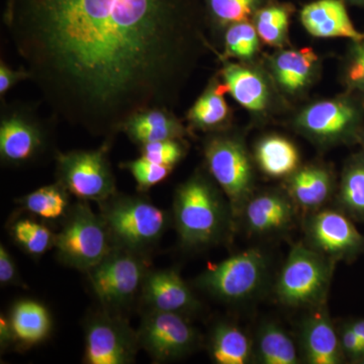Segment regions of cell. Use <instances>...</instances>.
<instances>
[{
  "mask_svg": "<svg viewBox=\"0 0 364 364\" xmlns=\"http://www.w3.org/2000/svg\"><path fill=\"white\" fill-rule=\"evenodd\" d=\"M2 18L53 116L109 142L172 109L207 23L203 0H6Z\"/></svg>",
  "mask_w": 364,
  "mask_h": 364,
  "instance_id": "1",
  "label": "cell"
},
{
  "mask_svg": "<svg viewBox=\"0 0 364 364\" xmlns=\"http://www.w3.org/2000/svg\"><path fill=\"white\" fill-rule=\"evenodd\" d=\"M173 218L182 245L202 248L221 240L227 227V208L207 177L198 173L177 188Z\"/></svg>",
  "mask_w": 364,
  "mask_h": 364,
  "instance_id": "2",
  "label": "cell"
},
{
  "mask_svg": "<svg viewBox=\"0 0 364 364\" xmlns=\"http://www.w3.org/2000/svg\"><path fill=\"white\" fill-rule=\"evenodd\" d=\"M98 205L114 247L147 255L169 225V215L142 196L117 193Z\"/></svg>",
  "mask_w": 364,
  "mask_h": 364,
  "instance_id": "3",
  "label": "cell"
},
{
  "mask_svg": "<svg viewBox=\"0 0 364 364\" xmlns=\"http://www.w3.org/2000/svg\"><path fill=\"white\" fill-rule=\"evenodd\" d=\"M102 215L95 214L88 202L80 200L69 208L55 233L54 248L60 262L88 272L114 248Z\"/></svg>",
  "mask_w": 364,
  "mask_h": 364,
  "instance_id": "4",
  "label": "cell"
},
{
  "mask_svg": "<svg viewBox=\"0 0 364 364\" xmlns=\"http://www.w3.org/2000/svg\"><path fill=\"white\" fill-rule=\"evenodd\" d=\"M146 255L121 247L111 252L88 272L91 287L105 310L119 312L141 294L149 272Z\"/></svg>",
  "mask_w": 364,
  "mask_h": 364,
  "instance_id": "5",
  "label": "cell"
},
{
  "mask_svg": "<svg viewBox=\"0 0 364 364\" xmlns=\"http://www.w3.org/2000/svg\"><path fill=\"white\" fill-rule=\"evenodd\" d=\"M109 149L107 142L95 150L57 153V182L79 200L100 203L109 200L117 193Z\"/></svg>",
  "mask_w": 364,
  "mask_h": 364,
  "instance_id": "6",
  "label": "cell"
},
{
  "mask_svg": "<svg viewBox=\"0 0 364 364\" xmlns=\"http://www.w3.org/2000/svg\"><path fill=\"white\" fill-rule=\"evenodd\" d=\"M51 138L46 124L28 105L2 107L0 158L2 164L23 167L37 162L49 149Z\"/></svg>",
  "mask_w": 364,
  "mask_h": 364,
  "instance_id": "7",
  "label": "cell"
},
{
  "mask_svg": "<svg viewBox=\"0 0 364 364\" xmlns=\"http://www.w3.org/2000/svg\"><path fill=\"white\" fill-rule=\"evenodd\" d=\"M208 172L227 196L234 213L243 212L252 191L253 172L238 139L215 136L205 146Z\"/></svg>",
  "mask_w": 364,
  "mask_h": 364,
  "instance_id": "8",
  "label": "cell"
},
{
  "mask_svg": "<svg viewBox=\"0 0 364 364\" xmlns=\"http://www.w3.org/2000/svg\"><path fill=\"white\" fill-rule=\"evenodd\" d=\"M329 264L317 251L306 246H294L277 280V294L289 306H313L327 293Z\"/></svg>",
  "mask_w": 364,
  "mask_h": 364,
  "instance_id": "9",
  "label": "cell"
},
{
  "mask_svg": "<svg viewBox=\"0 0 364 364\" xmlns=\"http://www.w3.org/2000/svg\"><path fill=\"white\" fill-rule=\"evenodd\" d=\"M265 272L264 256L259 250L250 249L210 265L196 279V284L222 301H242L257 291Z\"/></svg>",
  "mask_w": 364,
  "mask_h": 364,
  "instance_id": "10",
  "label": "cell"
},
{
  "mask_svg": "<svg viewBox=\"0 0 364 364\" xmlns=\"http://www.w3.org/2000/svg\"><path fill=\"white\" fill-rule=\"evenodd\" d=\"M85 363L129 364L140 348L138 335L119 313L92 314L85 323Z\"/></svg>",
  "mask_w": 364,
  "mask_h": 364,
  "instance_id": "11",
  "label": "cell"
},
{
  "mask_svg": "<svg viewBox=\"0 0 364 364\" xmlns=\"http://www.w3.org/2000/svg\"><path fill=\"white\" fill-rule=\"evenodd\" d=\"M136 335L140 348L156 363L183 358L198 344V333L179 314L147 311Z\"/></svg>",
  "mask_w": 364,
  "mask_h": 364,
  "instance_id": "12",
  "label": "cell"
},
{
  "mask_svg": "<svg viewBox=\"0 0 364 364\" xmlns=\"http://www.w3.org/2000/svg\"><path fill=\"white\" fill-rule=\"evenodd\" d=\"M360 122L358 105L346 98H336L309 105L296 117V126L315 142L329 145L349 140Z\"/></svg>",
  "mask_w": 364,
  "mask_h": 364,
  "instance_id": "13",
  "label": "cell"
},
{
  "mask_svg": "<svg viewBox=\"0 0 364 364\" xmlns=\"http://www.w3.org/2000/svg\"><path fill=\"white\" fill-rule=\"evenodd\" d=\"M141 299L148 311L179 314L196 312L200 303L191 287L174 269L149 270L141 291Z\"/></svg>",
  "mask_w": 364,
  "mask_h": 364,
  "instance_id": "14",
  "label": "cell"
},
{
  "mask_svg": "<svg viewBox=\"0 0 364 364\" xmlns=\"http://www.w3.org/2000/svg\"><path fill=\"white\" fill-rule=\"evenodd\" d=\"M309 237L314 247L335 258L355 255L364 246V238L350 220L336 210H325L309 223Z\"/></svg>",
  "mask_w": 364,
  "mask_h": 364,
  "instance_id": "15",
  "label": "cell"
},
{
  "mask_svg": "<svg viewBox=\"0 0 364 364\" xmlns=\"http://www.w3.org/2000/svg\"><path fill=\"white\" fill-rule=\"evenodd\" d=\"M301 21L311 35L318 38H346L359 42L364 33L356 30L344 0H317L301 11Z\"/></svg>",
  "mask_w": 364,
  "mask_h": 364,
  "instance_id": "16",
  "label": "cell"
},
{
  "mask_svg": "<svg viewBox=\"0 0 364 364\" xmlns=\"http://www.w3.org/2000/svg\"><path fill=\"white\" fill-rule=\"evenodd\" d=\"M122 132L139 147L158 141L183 140L188 134L181 119L166 107L136 112L124 124Z\"/></svg>",
  "mask_w": 364,
  "mask_h": 364,
  "instance_id": "17",
  "label": "cell"
},
{
  "mask_svg": "<svg viewBox=\"0 0 364 364\" xmlns=\"http://www.w3.org/2000/svg\"><path fill=\"white\" fill-rule=\"evenodd\" d=\"M9 321L16 344L26 348L44 342L53 330L51 313L35 299L16 301L9 311Z\"/></svg>",
  "mask_w": 364,
  "mask_h": 364,
  "instance_id": "18",
  "label": "cell"
},
{
  "mask_svg": "<svg viewBox=\"0 0 364 364\" xmlns=\"http://www.w3.org/2000/svg\"><path fill=\"white\" fill-rule=\"evenodd\" d=\"M318 62V56L311 48L284 50L272 57L270 68L282 90L294 95L312 82Z\"/></svg>",
  "mask_w": 364,
  "mask_h": 364,
  "instance_id": "19",
  "label": "cell"
},
{
  "mask_svg": "<svg viewBox=\"0 0 364 364\" xmlns=\"http://www.w3.org/2000/svg\"><path fill=\"white\" fill-rule=\"evenodd\" d=\"M306 359L312 364H338L342 350L340 338L331 321L324 313H317L306 318L301 333Z\"/></svg>",
  "mask_w": 364,
  "mask_h": 364,
  "instance_id": "20",
  "label": "cell"
},
{
  "mask_svg": "<svg viewBox=\"0 0 364 364\" xmlns=\"http://www.w3.org/2000/svg\"><path fill=\"white\" fill-rule=\"evenodd\" d=\"M221 75L227 90L242 107L255 112L267 109L269 90L259 72L240 64L225 63Z\"/></svg>",
  "mask_w": 364,
  "mask_h": 364,
  "instance_id": "21",
  "label": "cell"
},
{
  "mask_svg": "<svg viewBox=\"0 0 364 364\" xmlns=\"http://www.w3.org/2000/svg\"><path fill=\"white\" fill-rule=\"evenodd\" d=\"M249 229L267 234L286 227L293 219V205L284 196L265 193L246 203L243 210Z\"/></svg>",
  "mask_w": 364,
  "mask_h": 364,
  "instance_id": "22",
  "label": "cell"
},
{
  "mask_svg": "<svg viewBox=\"0 0 364 364\" xmlns=\"http://www.w3.org/2000/svg\"><path fill=\"white\" fill-rule=\"evenodd\" d=\"M331 174L318 166L298 169L291 176L289 193L294 202L306 210H314L324 205L331 195Z\"/></svg>",
  "mask_w": 364,
  "mask_h": 364,
  "instance_id": "23",
  "label": "cell"
},
{
  "mask_svg": "<svg viewBox=\"0 0 364 364\" xmlns=\"http://www.w3.org/2000/svg\"><path fill=\"white\" fill-rule=\"evenodd\" d=\"M255 156L261 170L272 177L291 176L298 170V149L284 136L263 138L256 146Z\"/></svg>",
  "mask_w": 364,
  "mask_h": 364,
  "instance_id": "24",
  "label": "cell"
},
{
  "mask_svg": "<svg viewBox=\"0 0 364 364\" xmlns=\"http://www.w3.org/2000/svg\"><path fill=\"white\" fill-rule=\"evenodd\" d=\"M226 91V85H221L217 78L213 79L189 109V124L198 130L208 131L220 128L226 123L230 114L224 97Z\"/></svg>",
  "mask_w": 364,
  "mask_h": 364,
  "instance_id": "25",
  "label": "cell"
},
{
  "mask_svg": "<svg viewBox=\"0 0 364 364\" xmlns=\"http://www.w3.org/2000/svg\"><path fill=\"white\" fill-rule=\"evenodd\" d=\"M251 354L252 345L240 328L229 323L215 326L210 339V355L215 363L245 364Z\"/></svg>",
  "mask_w": 364,
  "mask_h": 364,
  "instance_id": "26",
  "label": "cell"
},
{
  "mask_svg": "<svg viewBox=\"0 0 364 364\" xmlns=\"http://www.w3.org/2000/svg\"><path fill=\"white\" fill-rule=\"evenodd\" d=\"M69 195L61 184L43 186L28 193L18 200L21 210L44 220L54 221L63 219L71 205Z\"/></svg>",
  "mask_w": 364,
  "mask_h": 364,
  "instance_id": "27",
  "label": "cell"
},
{
  "mask_svg": "<svg viewBox=\"0 0 364 364\" xmlns=\"http://www.w3.org/2000/svg\"><path fill=\"white\" fill-rule=\"evenodd\" d=\"M294 7L289 4L272 0L254 14L252 21L263 42L272 47L286 45L289 21Z\"/></svg>",
  "mask_w": 364,
  "mask_h": 364,
  "instance_id": "28",
  "label": "cell"
},
{
  "mask_svg": "<svg viewBox=\"0 0 364 364\" xmlns=\"http://www.w3.org/2000/svg\"><path fill=\"white\" fill-rule=\"evenodd\" d=\"M272 0H203L207 23L218 28L252 20L256 11Z\"/></svg>",
  "mask_w": 364,
  "mask_h": 364,
  "instance_id": "29",
  "label": "cell"
},
{
  "mask_svg": "<svg viewBox=\"0 0 364 364\" xmlns=\"http://www.w3.org/2000/svg\"><path fill=\"white\" fill-rule=\"evenodd\" d=\"M258 356L265 364H296L298 352L291 337L279 326L268 323L258 335Z\"/></svg>",
  "mask_w": 364,
  "mask_h": 364,
  "instance_id": "30",
  "label": "cell"
},
{
  "mask_svg": "<svg viewBox=\"0 0 364 364\" xmlns=\"http://www.w3.org/2000/svg\"><path fill=\"white\" fill-rule=\"evenodd\" d=\"M11 238L28 255L39 258L54 247L55 233L47 225L30 218H18L9 228Z\"/></svg>",
  "mask_w": 364,
  "mask_h": 364,
  "instance_id": "31",
  "label": "cell"
},
{
  "mask_svg": "<svg viewBox=\"0 0 364 364\" xmlns=\"http://www.w3.org/2000/svg\"><path fill=\"white\" fill-rule=\"evenodd\" d=\"M340 202L347 212L364 219V157L354 158L345 168Z\"/></svg>",
  "mask_w": 364,
  "mask_h": 364,
  "instance_id": "32",
  "label": "cell"
},
{
  "mask_svg": "<svg viewBox=\"0 0 364 364\" xmlns=\"http://www.w3.org/2000/svg\"><path fill=\"white\" fill-rule=\"evenodd\" d=\"M259 50V36L252 21L232 23L225 28V54L231 58L252 59Z\"/></svg>",
  "mask_w": 364,
  "mask_h": 364,
  "instance_id": "33",
  "label": "cell"
},
{
  "mask_svg": "<svg viewBox=\"0 0 364 364\" xmlns=\"http://www.w3.org/2000/svg\"><path fill=\"white\" fill-rule=\"evenodd\" d=\"M122 168L130 172L140 191H149L153 186L161 183L165 179L168 178L174 169L151 162L141 156L138 159L123 163Z\"/></svg>",
  "mask_w": 364,
  "mask_h": 364,
  "instance_id": "34",
  "label": "cell"
},
{
  "mask_svg": "<svg viewBox=\"0 0 364 364\" xmlns=\"http://www.w3.org/2000/svg\"><path fill=\"white\" fill-rule=\"evenodd\" d=\"M141 157L156 164L174 168L186 156L183 140H164L144 144L139 147Z\"/></svg>",
  "mask_w": 364,
  "mask_h": 364,
  "instance_id": "35",
  "label": "cell"
},
{
  "mask_svg": "<svg viewBox=\"0 0 364 364\" xmlns=\"http://www.w3.org/2000/svg\"><path fill=\"white\" fill-rule=\"evenodd\" d=\"M353 43L347 60L345 79L352 90L364 91V39Z\"/></svg>",
  "mask_w": 364,
  "mask_h": 364,
  "instance_id": "36",
  "label": "cell"
},
{
  "mask_svg": "<svg viewBox=\"0 0 364 364\" xmlns=\"http://www.w3.org/2000/svg\"><path fill=\"white\" fill-rule=\"evenodd\" d=\"M340 343L345 355L358 361L364 356V347L350 324L345 325L340 334Z\"/></svg>",
  "mask_w": 364,
  "mask_h": 364,
  "instance_id": "37",
  "label": "cell"
},
{
  "mask_svg": "<svg viewBox=\"0 0 364 364\" xmlns=\"http://www.w3.org/2000/svg\"><path fill=\"white\" fill-rule=\"evenodd\" d=\"M30 80L28 72L21 67L18 70L11 68L4 60L0 62V95L1 98L6 97L7 92L14 87V85L20 83L21 81Z\"/></svg>",
  "mask_w": 364,
  "mask_h": 364,
  "instance_id": "38",
  "label": "cell"
},
{
  "mask_svg": "<svg viewBox=\"0 0 364 364\" xmlns=\"http://www.w3.org/2000/svg\"><path fill=\"white\" fill-rule=\"evenodd\" d=\"M18 280V267L13 256L4 245L0 246V284L1 287L16 284Z\"/></svg>",
  "mask_w": 364,
  "mask_h": 364,
  "instance_id": "39",
  "label": "cell"
},
{
  "mask_svg": "<svg viewBox=\"0 0 364 364\" xmlns=\"http://www.w3.org/2000/svg\"><path fill=\"white\" fill-rule=\"evenodd\" d=\"M0 343H1L2 349H6L11 345L16 344L9 317H4L2 315L0 318Z\"/></svg>",
  "mask_w": 364,
  "mask_h": 364,
  "instance_id": "40",
  "label": "cell"
},
{
  "mask_svg": "<svg viewBox=\"0 0 364 364\" xmlns=\"http://www.w3.org/2000/svg\"><path fill=\"white\" fill-rule=\"evenodd\" d=\"M350 326L359 337V339H360L361 343H363L364 347V318L354 321V322L350 323Z\"/></svg>",
  "mask_w": 364,
  "mask_h": 364,
  "instance_id": "41",
  "label": "cell"
},
{
  "mask_svg": "<svg viewBox=\"0 0 364 364\" xmlns=\"http://www.w3.org/2000/svg\"><path fill=\"white\" fill-rule=\"evenodd\" d=\"M344 1L351 6L364 7V0H344Z\"/></svg>",
  "mask_w": 364,
  "mask_h": 364,
  "instance_id": "42",
  "label": "cell"
},
{
  "mask_svg": "<svg viewBox=\"0 0 364 364\" xmlns=\"http://www.w3.org/2000/svg\"><path fill=\"white\" fill-rule=\"evenodd\" d=\"M359 363H363L364 364V356L363 358L360 359V360L358 361Z\"/></svg>",
  "mask_w": 364,
  "mask_h": 364,
  "instance_id": "43",
  "label": "cell"
},
{
  "mask_svg": "<svg viewBox=\"0 0 364 364\" xmlns=\"http://www.w3.org/2000/svg\"><path fill=\"white\" fill-rule=\"evenodd\" d=\"M361 140H363V150H364V135L363 136V139H361Z\"/></svg>",
  "mask_w": 364,
  "mask_h": 364,
  "instance_id": "44",
  "label": "cell"
}]
</instances>
